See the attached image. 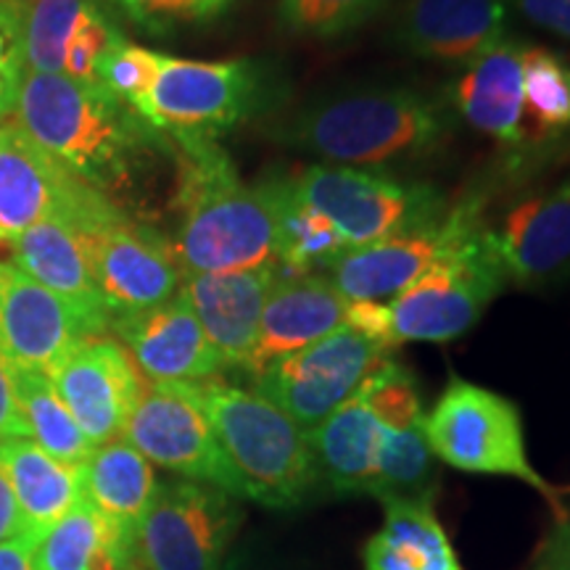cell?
<instances>
[{"instance_id": "1", "label": "cell", "mask_w": 570, "mask_h": 570, "mask_svg": "<svg viewBox=\"0 0 570 570\" xmlns=\"http://www.w3.org/2000/svg\"><path fill=\"white\" fill-rule=\"evenodd\" d=\"M454 109L410 85H365L312 98L277 117L269 138L336 167L383 169L439 154Z\"/></svg>"}, {"instance_id": "2", "label": "cell", "mask_w": 570, "mask_h": 570, "mask_svg": "<svg viewBox=\"0 0 570 570\" xmlns=\"http://www.w3.org/2000/svg\"><path fill=\"white\" fill-rule=\"evenodd\" d=\"M177 230L183 275L281 267V223L273 183L248 185L217 140H175Z\"/></svg>"}, {"instance_id": "3", "label": "cell", "mask_w": 570, "mask_h": 570, "mask_svg": "<svg viewBox=\"0 0 570 570\" xmlns=\"http://www.w3.org/2000/svg\"><path fill=\"white\" fill-rule=\"evenodd\" d=\"M13 117L42 151L104 196L132 185L164 138L104 85L67 75L24 71Z\"/></svg>"}, {"instance_id": "4", "label": "cell", "mask_w": 570, "mask_h": 570, "mask_svg": "<svg viewBox=\"0 0 570 570\" xmlns=\"http://www.w3.org/2000/svg\"><path fill=\"white\" fill-rule=\"evenodd\" d=\"M238 473L244 499L269 510H296L320 487L309 431L252 389L230 383H185Z\"/></svg>"}, {"instance_id": "5", "label": "cell", "mask_w": 570, "mask_h": 570, "mask_svg": "<svg viewBox=\"0 0 570 570\" xmlns=\"http://www.w3.org/2000/svg\"><path fill=\"white\" fill-rule=\"evenodd\" d=\"M283 101V77L254 59L188 61L164 56L151 88L132 106L173 140H214Z\"/></svg>"}, {"instance_id": "6", "label": "cell", "mask_w": 570, "mask_h": 570, "mask_svg": "<svg viewBox=\"0 0 570 570\" xmlns=\"http://www.w3.org/2000/svg\"><path fill=\"white\" fill-rule=\"evenodd\" d=\"M508 277L502 273L483 209L462 227L454 244L402 294L386 302L389 346L410 341L460 338L479 323Z\"/></svg>"}, {"instance_id": "7", "label": "cell", "mask_w": 570, "mask_h": 570, "mask_svg": "<svg viewBox=\"0 0 570 570\" xmlns=\"http://www.w3.org/2000/svg\"><path fill=\"white\" fill-rule=\"evenodd\" d=\"M283 180L298 204L336 227L348 248L431 225L446 214L444 198L431 185L402 183L373 169L312 164Z\"/></svg>"}, {"instance_id": "8", "label": "cell", "mask_w": 570, "mask_h": 570, "mask_svg": "<svg viewBox=\"0 0 570 570\" xmlns=\"http://www.w3.org/2000/svg\"><path fill=\"white\" fill-rule=\"evenodd\" d=\"M425 436L433 458L446 465L518 479L558 504V491L539 475L525 452L520 410L497 391L452 377L433 410L425 412Z\"/></svg>"}, {"instance_id": "9", "label": "cell", "mask_w": 570, "mask_h": 570, "mask_svg": "<svg viewBox=\"0 0 570 570\" xmlns=\"http://www.w3.org/2000/svg\"><path fill=\"white\" fill-rule=\"evenodd\" d=\"M235 497L196 481L159 483L135 533L132 562L146 570H225L240 529Z\"/></svg>"}, {"instance_id": "10", "label": "cell", "mask_w": 570, "mask_h": 570, "mask_svg": "<svg viewBox=\"0 0 570 570\" xmlns=\"http://www.w3.org/2000/svg\"><path fill=\"white\" fill-rule=\"evenodd\" d=\"M117 214L109 196L71 175L17 122H0V244L53 217L92 227Z\"/></svg>"}, {"instance_id": "11", "label": "cell", "mask_w": 570, "mask_h": 570, "mask_svg": "<svg viewBox=\"0 0 570 570\" xmlns=\"http://www.w3.org/2000/svg\"><path fill=\"white\" fill-rule=\"evenodd\" d=\"M389 354L391 348L381 341L341 325L254 375V391L277 404L304 431H312L348 402Z\"/></svg>"}, {"instance_id": "12", "label": "cell", "mask_w": 570, "mask_h": 570, "mask_svg": "<svg viewBox=\"0 0 570 570\" xmlns=\"http://www.w3.org/2000/svg\"><path fill=\"white\" fill-rule=\"evenodd\" d=\"M125 441L154 465L173 470L185 481L223 489L244 499L238 473L225 458L209 420L185 383H151L127 423Z\"/></svg>"}, {"instance_id": "13", "label": "cell", "mask_w": 570, "mask_h": 570, "mask_svg": "<svg viewBox=\"0 0 570 570\" xmlns=\"http://www.w3.org/2000/svg\"><path fill=\"white\" fill-rule=\"evenodd\" d=\"M90 269L109 309L111 323L167 304L180 294L183 269L173 244L148 225H135L127 214L101 225L82 227Z\"/></svg>"}, {"instance_id": "14", "label": "cell", "mask_w": 570, "mask_h": 570, "mask_svg": "<svg viewBox=\"0 0 570 570\" xmlns=\"http://www.w3.org/2000/svg\"><path fill=\"white\" fill-rule=\"evenodd\" d=\"M48 377L92 446L122 439L148 389L130 352L111 336L80 341Z\"/></svg>"}, {"instance_id": "15", "label": "cell", "mask_w": 570, "mask_h": 570, "mask_svg": "<svg viewBox=\"0 0 570 570\" xmlns=\"http://www.w3.org/2000/svg\"><path fill=\"white\" fill-rule=\"evenodd\" d=\"M487 198L470 194L431 225L389 235L373 244L346 248L327 267V277L348 302H383L402 294L415 283L449 246L475 212L483 209Z\"/></svg>"}, {"instance_id": "16", "label": "cell", "mask_w": 570, "mask_h": 570, "mask_svg": "<svg viewBox=\"0 0 570 570\" xmlns=\"http://www.w3.org/2000/svg\"><path fill=\"white\" fill-rule=\"evenodd\" d=\"M92 333L71 306L0 262V356L9 367L51 375L56 365Z\"/></svg>"}, {"instance_id": "17", "label": "cell", "mask_w": 570, "mask_h": 570, "mask_svg": "<svg viewBox=\"0 0 570 570\" xmlns=\"http://www.w3.org/2000/svg\"><path fill=\"white\" fill-rule=\"evenodd\" d=\"M491 238L504 277L518 288L570 281V177L520 198Z\"/></svg>"}, {"instance_id": "18", "label": "cell", "mask_w": 570, "mask_h": 570, "mask_svg": "<svg viewBox=\"0 0 570 570\" xmlns=\"http://www.w3.org/2000/svg\"><path fill=\"white\" fill-rule=\"evenodd\" d=\"M111 331L151 383L212 381L225 370L183 294L154 309L114 320Z\"/></svg>"}, {"instance_id": "19", "label": "cell", "mask_w": 570, "mask_h": 570, "mask_svg": "<svg viewBox=\"0 0 570 570\" xmlns=\"http://www.w3.org/2000/svg\"><path fill=\"white\" fill-rule=\"evenodd\" d=\"M281 275V267L183 275L180 294L188 298L206 338L225 362V370H246L265 304Z\"/></svg>"}, {"instance_id": "20", "label": "cell", "mask_w": 570, "mask_h": 570, "mask_svg": "<svg viewBox=\"0 0 570 570\" xmlns=\"http://www.w3.org/2000/svg\"><path fill=\"white\" fill-rule=\"evenodd\" d=\"M523 51V42L499 40L468 63L449 98L454 114L499 142L512 167L525 164Z\"/></svg>"}, {"instance_id": "21", "label": "cell", "mask_w": 570, "mask_h": 570, "mask_svg": "<svg viewBox=\"0 0 570 570\" xmlns=\"http://www.w3.org/2000/svg\"><path fill=\"white\" fill-rule=\"evenodd\" d=\"M504 0H404L394 38L417 59L468 67L504 40Z\"/></svg>"}, {"instance_id": "22", "label": "cell", "mask_w": 570, "mask_h": 570, "mask_svg": "<svg viewBox=\"0 0 570 570\" xmlns=\"http://www.w3.org/2000/svg\"><path fill=\"white\" fill-rule=\"evenodd\" d=\"M348 306L352 302L323 273L277 277L246 362L248 377L346 325Z\"/></svg>"}, {"instance_id": "23", "label": "cell", "mask_w": 570, "mask_h": 570, "mask_svg": "<svg viewBox=\"0 0 570 570\" xmlns=\"http://www.w3.org/2000/svg\"><path fill=\"white\" fill-rule=\"evenodd\" d=\"M11 262L42 288L63 298L80 315L92 336L111 331V317L90 269L82 227L53 217L11 240Z\"/></svg>"}, {"instance_id": "24", "label": "cell", "mask_w": 570, "mask_h": 570, "mask_svg": "<svg viewBox=\"0 0 570 570\" xmlns=\"http://www.w3.org/2000/svg\"><path fill=\"white\" fill-rule=\"evenodd\" d=\"M82 502L90 504L117 537L135 550V533L151 508L159 479L151 462L130 441L114 439L96 446L85 465H80Z\"/></svg>"}, {"instance_id": "25", "label": "cell", "mask_w": 570, "mask_h": 570, "mask_svg": "<svg viewBox=\"0 0 570 570\" xmlns=\"http://www.w3.org/2000/svg\"><path fill=\"white\" fill-rule=\"evenodd\" d=\"M0 462L17 497L19 533L40 541L82 502L80 468L51 458L32 439L3 441Z\"/></svg>"}, {"instance_id": "26", "label": "cell", "mask_w": 570, "mask_h": 570, "mask_svg": "<svg viewBox=\"0 0 570 570\" xmlns=\"http://www.w3.org/2000/svg\"><path fill=\"white\" fill-rule=\"evenodd\" d=\"M320 483L336 497H370L377 473L381 423L356 391L348 402L309 431Z\"/></svg>"}, {"instance_id": "27", "label": "cell", "mask_w": 570, "mask_h": 570, "mask_svg": "<svg viewBox=\"0 0 570 570\" xmlns=\"http://www.w3.org/2000/svg\"><path fill=\"white\" fill-rule=\"evenodd\" d=\"M386 520L362 552L365 570H465L428 499L383 502Z\"/></svg>"}, {"instance_id": "28", "label": "cell", "mask_w": 570, "mask_h": 570, "mask_svg": "<svg viewBox=\"0 0 570 570\" xmlns=\"http://www.w3.org/2000/svg\"><path fill=\"white\" fill-rule=\"evenodd\" d=\"M525 164L570 142V61L541 46L523 51Z\"/></svg>"}, {"instance_id": "29", "label": "cell", "mask_w": 570, "mask_h": 570, "mask_svg": "<svg viewBox=\"0 0 570 570\" xmlns=\"http://www.w3.org/2000/svg\"><path fill=\"white\" fill-rule=\"evenodd\" d=\"M132 550L90 504L80 502L35 544V570H125Z\"/></svg>"}, {"instance_id": "30", "label": "cell", "mask_w": 570, "mask_h": 570, "mask_svg": "<svg viewBox=\"0 0 570 570\" xmlns=\"http://www.w3.org/2000/svg\"><path fill=\"white\" fill-rule=\"evenodd\" d=\"M13 391L21 415H24L30 439L40 449H46L51 458L67 465H85V460L92 454V446L59 391L46 373H32V370L9 367Z\"/></svg>"}, {"instance_id": "31", "label": "cell", "mask_w": 570, "mask_h": 570, "mask_svg": "<svg viewBox=\"0 0 570 570\" xmlns=\"http://www.w3.org/2000/svg\"><path fill=\"white\" fill-rule=\"evenodd\" d=\"M269 183L275 190L277 223H281V269H285V275H306L317 273L320 267H331L348 248L336 227L323 214L298 204L285 188L283 177Z\"/></svg>"}, {"instance_id": "32", "label": "cell", "mask_w": 570, "mask_h": 570, "mask_svg": "<svg viewBox=\"0 0 570 570\" xmlns=\"http://www.w3.org/2000/svg\"><path fill=\"white\" fill-rule=\"evenodd\" d=\"M431 444L425 436V423L415 428L381 425V449H377V473L370 489V497L377 502L391 499H428L433 497V479H436V462H433Z\"/></svg>"}, {"instance_id": "33", "label": "cell", "mask_w": 570, "mask_h": 570, "mask_svg": "<svg viewBox=\"0 0 570 570\" xmlns=\"http://www.w3.org/2000/svg\"><path fill=\"white\" fill-rule=\"evenodd\" d=\"M92 0H21L24 67L40 75H63L71 32Z\"/></svg>"}, {"instance_id": "34", "label": "cell", "mask_w": 570, "mask_h": 570, "mask_svg": "<svg viewBox=\"0 0 570 570\" xmlns=\"http://www.w3.org/2000/svg\"><path fill=\"white\" fill-rule=\"evenodd\" d=\"M386 0H281L277 21L291 38L336 40L360 30Z\"/></svg>"}, {"instance_id": "35", "label": "cell", "mask_w": 570, "mask_h": 570, "mask_svg": "<svg viewBox=\"0 0 570 570\" xmlns=\"http://www.w3.org/2000/svg\"><path fill=\"white\" fill-rule=\"evenodd\" d=\"M360 394L365 396L370 412L381 425L404 431V428L425 423L423 399H420L415 375L391 354L377 362L373 373L365 377Z\"/></svg>"}, {"instance_id": "36", "label": "cell", "mask_w": 570, "mask_h": 570, "mask_svg": "<svg viewBox=\"0 0 570 570\" xmlns=\"http://www.w3.org/2000/svg\"><path fill=\"white\" fill-rule=\"evenodd\" d=\"M159 59L161 53L117 38L96 63V82L104 85L119 101L135 106L151 88L156 71H159Z\"/></svg>"}, {"instance_id": "37", "label": "cell", "mask_w": 570, "mask_h": 570, "mask_svg": "<svg viewBox=\"0 0 570 570\" xmlns=\"http://www.w3.org/2000/svg\"><path fill=\"white\" fill-rule=\"evenodd\" d=\"M132 24L151 35H169L180 27H202L230 9L233 0H111Z\"/></svg>"}, {"instance_id": "38", "label": "cell", "mask_w": 570, "mask_h": 570, "mask_svg": "<svg viewBox=\"0 0 570 570\" xmlns=\"http://www.w3.org/2000/svg\"><path fill=\"white\" fill-rule=\"evenodd\" d=\"M24 71L21 0H0V122L13 117Z\"/></svg>"}, {"instance_id": "39", "label": "cell", "mask_w": 570, "mask_h": 570, "mask_svg": "<svg viewBox=\"0 0 570 570\" xmlns=\"http://www.w3.org/2000/svg\"><path fill=\"white\" fill-rule=\"evenodd\" d=\"M117 38H122V35L114 30L109 19L96 9V3H90V9L82 13L69 38L67 56H63V75L82 82L96 80V63Z\"/></svg>"}, {"instance_id": "40", "label": "cell", "mask_w": 570, "mask_h": 570, "mask_svg": "<svg viewBox=\"0 0 570 570\" xmlns=\"http://www.w3.org/2000/svg\"><path fill=\"white\" fill-rule=\"evenodd\" d=\"M504 3L531 24L570 40V0H504Z\"/></svg>"}, {"instance_id": "41", "label": "cell", "mask_w": 570, "mask_h": 570, "mask_svg": "<svg viewBox=\"0 0 570 570\" xmlns=\"http://www.w3.org/2000/svg\"><path fill=\"white\" fill-rule=\"evenodd\" d=\"M13 439H30V431H27L24 415L19 410L9 365L0 356V444Z\"/></svg>"}, {"instance_id": "42", "label": "cell", "mask_w": 570, "mask_h": 570, "mask_svg": "<svg viewBox=\"0 0 570 570\" xmlns=\"http://www.w3.org/2000/svg\"><path fill=\"white\" fill-rule=\"evenodd\" d=\"M35 544H38V539L27 537V533H17V537L3 541V544H0V570H35Z\"/></svg>"}, {"instance_id": "43", "label": "cell", "mask_w": 570, "mask_h": 570, "mask_svg": "<svg viewBox=\"0 0 570 570\" xmlns=\"http://www.w3.org/2000/svg\"><path fill=\"white\" fill-rule=\"evenodd\" d=\"M17 533H19L17 497H13L6 465L0 462V544H3V541H9L11 537H17Z\"/></svg>"}, {"instance_id": "44", "label": "cell", "mask_w": 570, "mask_h": 570, "mask_svg": "<svg viewBox=\"0 0 570 570\" xmlns=\"http://www.w3.org/2000/svg\"><path fill=\"white\" fill-rule=\"evenodd\" d=\"M544 570H570V523L558 531V539L550 547V560Z\"/></svg>"}, {"instance_id": "45", "label": "cell", "mask_w": 570, "mask_h": 570, "mask_svg": "<svg viewBox=\"0 0 570 570\" xmlns=\"http://www.w3.org/2000/svg\"><path fill=\"white\" fill-rule=\"evenodd\" d=\"M125 570H146L142 566H138V562H130V566H127Z\"/></svg>"}]
</instances>
